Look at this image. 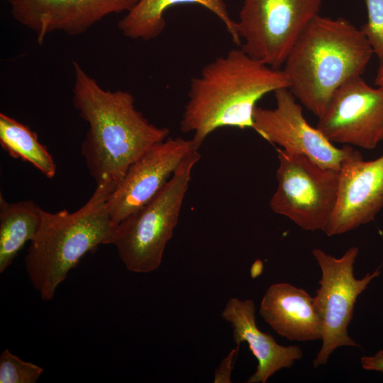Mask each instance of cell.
I'll return each mask as SVG.
<instances>
[{
	"label": "cell",
	"instance_id": "8992f818",
	"mask_svg": "<svg viewBox=\"0 0 383 383\" xmlns=\"http://www.w3.org/2000/svg\"><path fill=\"white\" fill-rule=\"evenodd\" d=\"M277 151V187L270 200L271 210L303 230L324 232L336 203L339 171L301 154Z\"/></svg>",
	"mask_w": 383,
	"mask_h": 383
},
{
	"label": "cell",
	"instance_id": "5b68a950",
	"mask_svg": "<svg viewBox=\"0 0 383 383\" xmlns=\"http://www.w3.org/2000/svg\"><path fill=\"white\" fill-rule=\"evenodd\" d=\"M200 158L199 150L192 152L152 200L116 225L111 244L129 271L148 273L160 267Z\"/></svg>",
	"mask_w": 383,
	"mask_h": 383
},
{
	"label": "cell",
	"instance_id": "603a6c76",
	"mask_svg": "<svg viewBox=\"0 0 383 383\" xmlns=\"http://www.w3.org/2000/svg\"><path fill=\"white\" fill-rule=\"evenodd\" d=\"M374 84L376 86H383V65H380L377 70Z\"/></svg>",
	"mask_w": 383,
	"mask_h": 383
},
{
	"label": "cell",
	"instance_id": "7a4b0ae2",
	"mask_svg": "<svg viewBox=\"0 0 383 383\" xmlns=\"http://www.w3.org/2000/svg\"><path fill=\"white\" fill-rule=\"evenodd\" d=\"M289 87L283 70L267 65L240 48L233 49L205 65L192 79L180 130L193 133L192 140L199 150L218 128L253 129L257 101Z\"/></svg>",
	"mask_w": 383,
	"mask_h": 383
},
{
	"label": "cell",
	"instance_id": "ba28073f",
	"mask_svg": "<svg viewBox=\"0 0 383 383\" xmlns=\"http://www.w3.org/2000/svg\"><path fill=\"white\" fill-rule=\"evenodd\" d=\"M358 253L357 247L348 248L340 257L319 248L312 250L321 271L313 304L322 323V344L313 361L314 368L326 365L331 355L340 347H360L350 337L348 326L357 297L380 274V271L355 278L354 265Z\"/></svg>",
	"mask_w": 383,
	"mask_h": 383
},
{
	"label": "cell",
	"instance_id": "52a82bcc",
	"mask_svg": "<svg viewBox=\"0 0 383 383\" xmlns=\"http://www.w3.org/2000/svg\"><path fill=\"white\" fill-rule=\"evenodd\" d=\"M323 0H243L237 23L240 48L274 68L284 65L289 53Z\"/></svg>",
	"mask_w": 383,
	"mask_h": 383
},
{
	"label": "cell",
	"instance_id": "9c48e42d",
	"mask_svg": "<svg viewBox=\"0 0 383 383\" xmlns=\"http://www.w3.org/2000/svg\"><path fill=\"white\" fill-rule=\"evenodd\" d=\"M276 107L256 106L253 130L282 150L301 154L321 166L339 171L347 162L362 157L352 146L336 147L316 128L309 125L302 107L289 89L274 91Z\"/></svg>",
	"mask_w": 383,
	"mask_h": 383
},
{
	"label": "cell",
	"instance_id": "4fadbf2b",
	"mask_svg": "<svg viewBox=\"0 0 383 383\" xmlns=\"http://www.w3.org/2000/svg\"><path fill=\"white\" fill-rule=\"evenodd\" d=\"M382 208L383 155L370 161L350 160L339 170L336 203L324 233H348L374 221Z\"/></svg>",
	"mask_w": 383,
	"mask_h": 383
},
{
	"label": "cell",
	"instance_id": "30bf717a",
	"mask_svg": "<svg viewBox=\"0 0 383 383\" xmlns=\"http://www.w3.org/2000/svg\"><path fill=\"white\" fill-rule=\"evenodd\" d=\"M333 143L373 149L383 141V86L374 88L362 76L333 94L316 125Z\"/></svg>",
	"mask_w": 383,
	"mask_h": 383
},
{
	"label": "cell",
	"instance_id": "ffe728a7",
	"mask_svg": "<svg viewBox=\"0 0 383 383\" xmlns=\"http://www.w3.org/2000/svg\"><path fill=\"white\" fill-rule=\"evenodd\" d=\"M367 21L360 27L374 54L383 65V0H365Z\"/></svg>",
	"mask_w": 383,
	"mask_h": 383
},
{
	"label": "cell",
	"instance_id": "ac0fdd59",
	"mask_svg": "<svg viewBox=\"0 0 383 383\" xmlns=\"http://www.w3.org/2000/svg\"><path fill=\"white\" fill-rule=\"evenodd\" d=\"M0 145L13 158L29 162L47 178L55 177L53 157L36 133L4 113H0Z\"/></svg>",
	"mask_w": 383,
	"mask_h": 383
},
{
	"label": "cell",
	"instance_id": "e0dca14e",
	"mask_svg": "<svg viewBox=\"0 0 383 383\" xmlns=\"http://www.w3.org/2000/svg\"><path fill=\"white\" fill-rule=\"evenodd\" d=\"M41 209L32 200L9 203L0 195V272L13 262L26 243L35 237L42 218Z\"/></svg>",
	"mask_w": 383,
	"mask_h": 383
},
{
	"label": "cell",
	"instance_id": "3957f363",
	"mask_svg": "<svg viewBox=\"0 0 383 383\" xmlns=\"http://www.w3.org/2000/svg\"><path fill=\"white\" fill-rule=\"evenodd\" d=\"M373 54L365 35L349 21L318 14L298 38L284 65L289 89L318 118L338 87L362 76Z\"/></svg>",
	"mask_w": 383,
	"mask_h": 383
},
{
	"label": "cell",
	"instance_id": "8fae6325",
	"mask_svg": "<svg viewBox=\"0 0 383 383\" xmlns=\"http://www.w3.org/2000/svg\"><path fill=\"white\" fill-rule=\"evenodd\" d=\"M194 150H199L192 139L168 137L133 162L107 200L113 223L116 226L152 200Z\"/></svg>",
	"mask_w": 383,
	"mask_h": 383
},
{
	"label": "cell",
	"instance_id": "6da1fadb",
	"mask_svg": "<svg viewBox=\"0 0 383 383\" xmlns=\"http://www.w3.org/2000/svg\"><path fill=\"white\" fill-rule=\"evenodd\" d=\"M72 65L73 104L89 125L82 155L96 186L115 190L130 166L167 138L170 129L151 123L129 91L104 89L77 62Z\"/></svg>",
	"mask_w": 383,
	"mask_h": 383
},
{
	"label": "cell",
	"instance_id": "5bb4252c",
	"mask_svg": "<svg viewBox=\"0 0 383 383\" xmlns=\"http://www.w3.org/2000/svg\"><path fill=\"white\" fill-rule=\"evenodd\" d=\"M221 315L232 325L236 345L246 342L257 360L256 371L249 377L248 383H266L277 371L290 368L302 359L303 352L300 347L279 345L270 334L260 331L257 326L255 306L252 300L231 298Z\"/></svg>",
	"mask_w": 383,
	"mask_h": 383
},
{
	"label": "cell",
	"instance_id": "7c38bea8",
	"mask_svg": "<svg viewBox=\"0 0 383 383\" xmlns=\"http://www.w3.org/2000/svg\"><path fill=\"white\" fill-rule=\"evenodd\" d=\"M6 1L14 20L32 30L42 45L53 32L81 35L109 15L128 13L140 0Z\"/></svg>",
	"mask_w": 383,
	"mask_h": 383
},
{
	"label": "cell",
	"instance_id": "d6986e66",
	"mask_svg": "<svg viewBox=\"0 0 383 383\" xmlns=\"http://www.w3.org/2000/svg\"><path fill=\"white\" fill-rule=\"evenodd\" d=\"M43 369L5 349L0 355V383H35Z\"/></svg>",
	"mask_w": 383,
	"mask_h": 383
},
{
	"label": "cell",
	"instance_id": "9a60e30c",
	"mask_svg": "<svg viewBox=\"0 0 383 383\" xmlns=\"http://www.w3.org/2000/svg\"><path fill=\"white\" fill-rule=\"evenodd\" d=\"M260 314L279 335L291 340H321L322 323L313 297L289 283L268 287L260 306Z\"/></svg>",
	"mask_w": 383,
	"mask_h": 383
},
{
	"label": "cell",
	"instance_id": "44dd1931",
	"mask_svg": "<svg viewBox=\"0 0 383 383\" xmlns=\"http://www.w3.org/2000/svg\"><path fill=\"white\" fill-rule=\"evenodd\" d=\"M240 345L233 348L228 355L221 361L218 367L215 371V383L231 382V372L239 352Z\"/></svg>",
	"mask_w": 383,
	"mask_h": 383
},
{
	"label": "cell",
	"instance_id": "277c9868",
	"mask_svg": "<svg viewBox=\"0 0 383 383\" xmlns=\"http://www.w3.org/2000/svg\"><path fill=\"white\" fill-rule=\"evenodd\" d=\"M114 189L96 186L89 199L78 210L50 213L43 209L40 228L30 242L25 268L34 289L45 301L81 258L99 245L111 244L116 226L107 200Z\"/></svg>",
	"mask_w": 383,
	"mask_h": 383
},
{
	"label": "cell",
	"instance_id": "7402d4cb",
	"mask_svg": "<svg viewBox=\"0 0 383 383\" xmlns=\"http://www.w3.org/2000/svg\"><path fill=\"white\" fill-rule=\"evenodd\" d=\"M360 363L364 370L383 372V350H379L372 356L362 357Z\"/></svg>",
	"mask_w": 383,
	"mask_h": 383
},
{
	"label": "cell",
	"instance_id": "2e32d148",
	"mask_svg": "<svg viewBox=\"0 0 383 383\" xmlns=\"http://www.w3.org/2000/svg\"><path fill=\"white\" fill-rule=\"evenodd\" d=\"M181 4H197L215 14L224 24L233 41L241 45L236 21L229 15L224 0H140L118 23V28L126 38L150 40L163 32L165 11Z\"/></svg>",
	"mask_w": 383,
	"mask_h": 383
}]
</instances>
